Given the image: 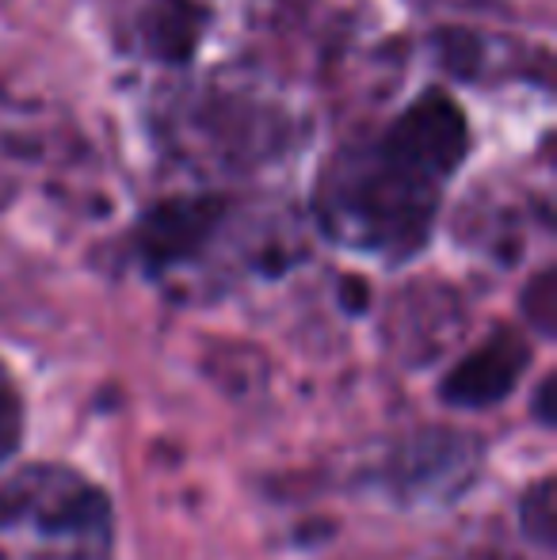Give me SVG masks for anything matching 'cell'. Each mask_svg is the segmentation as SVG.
<instances>
[{"label":"cell","instance_id":"obj_5","mask_svg":"<svg viewBox=\"0 0 557 560\" xmlns=\"http://www.w3.org/2000/svg\"><path fill=\"white\" fill-rule=\"evenodd\" d=\"M107 38L130 66L184 77L214 35L210 0H107Z\"/></svg>","mask_w":557,"mask_h":560},{"label":"cell","instance_id":"obj_1","mask_svg":"<svg viewBox=\"0 0 557 560\" xmlns=\"http://www.w3.org/2000/svg\"><path fill=\"white\" fill-rule=\"evenodd\" d=\"M474 149L466 104L446 84H423L390 115L356 126L321 153L305 199L313 233L386 271L417 264L436 244Z\"/></svg>","mask_w":557,"mask_h":560},{"label":"cell","instance_id":"obj_6","mask_svg":"<svg viewBox=\"0 0 557 560\" xmlns=\"http://www.w3.org/2000/svg\"><path fill=\"white\" fill-rule=\"evenodd\" d=\"M485 446L469 431L428 428L382 465V485L402 503H451L477 480Z\"/></svg>","mask_w":557,"mask_h":560},{"label":"cell","instance_id":"obj_2","mask_svg":"<svg viewBox=\"0 0 557 560\" xmlns=\"http://www.w3.org/2000/svg\"><path fill=\"white\" fill-rule=\"evenodd\" d=\"M268 229H276V222H268L253 195L199 184L146 202L123 229L119 248L130 271L149 287H176L192 275L214 279L230 256H237L241 271L253 275L290 271V264L302 259L294 236L253 241V233Z\"/></svg>","mask_w":557,"mask_h":560},{"label":"cell","instance_id":"obj_8","mask_svg":"<svg viewBox=\"0 0 557 560\" xmlns=\"http://www.w3.org/2000/svg\"><path fill=\"white\" fill-rule=\"evenodd\" d=\"M23 439H27V397H23L12 366L0 359V472L20 457Z\"/></svg>","mask_w":557,"mask_h":560},{"label":"cell","instance_id":"obj_9","mask_svg":"<svg viewBox=\"0 0 557 560\" xmlns=\"http://www.w3.org/2000/svg\"><path fill=\"white\" fill-rule=\"evenodd\" d=\"M520 526L531 546L554 553V480L543 477L520 495Z\"/></svg>","mask_w":557,"mask_h":560},{"label":"cell","instance_id":"obj_10","mask_svg":"<svg viewBox=\"0 0 557 560\" xmlns=\"http://www.w3.org/2000/svg\"><path fill=\"white\" fill-rule=\"evenodd\" d=\"M554 313H557V287H554V267L546 264L535 279L523 290V317H527V332L550 339L554 336Z\"/></svg>","mask_w":557,"mask_h":560},{"label":"cell","instance_id":"obj_12","mask_svg":"<svg viewBox=\"0 0 557 560\" xmlns=\"http://www.w3.org/2000/svg\"><path fill=\"white\" fill-rule=\"evenodd\" d=\"M550 389H554V377L546 374L543 382H538V397H535V412H538V423H543L546 431L554 428V412H550Z\"/></svg>","mask_w":557,"mask_h":560},{"label":"cell","instance_id":"obj_7","mask_svg":"<svg viewBox=\"0 0 557 560\" xmlns=\"http://www.w3.org/2000/svg\"><path fill=\"white\" fill-rule=\"evenodd\" d=\"M535 362V339L515 325H492L489 336L477 339L436 385V397L446 408L462 412H481V408H500L527 377Z\"/></svg>","mask_w":557,"mask_h":560},{"label":"cell","instance_id":"obj_3","mask_svg":"<svg viewBox=\"0 0 557 560\" xmlns=\"http://www.w3.org/2000/svg\"><path fill=\"white\" fill-rule=\"evenodd\" d=\"M153 141L172 161L210 179H248L290 161L302 149L305 126L287 104L245 84H199L161 104L153 115Z\"/></svg>","mask_w":557,"mask_h":560},{"label":"cell","instance_id":"obj_11","mask_svg":"<svg viewBox=\"0 0 557 560\" xmlns=\"http://www.w3.org/2000/svg\"><path fill=\"white\" fill-rule=\"evenodd\" d=\"M443 560H523V557H515L512 549L500 546V541H477V546H466Z\"/></svg>","mask_w":557,"mask_h":560},{"label":"cell","instance_id":"obj_4","mask_svg":"<svg viewBox=\"0 0 557 560\" xmlns=\"http://www.w3.org/2000/svg\"><path fill=\"white\" fill-rule=\"evenodd\" d=\"M0 560H119V518L107 488L66 462L4 469Z\"/></svg>","mask_w":557,"mask_h":560}]
</instances>
